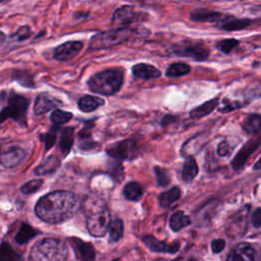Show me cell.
<instances>
[{"instance_id":"1","label":"cell","mask_w":261,"mask_h":261,"mask_svg":"<svg viewBox=\"0 0 261 261\" xmlns=\"http://www.w3.org/2000/svg\"><path fill=\"white\" fill-rule=\"evenodd\" d=\"M80 208L77 195L68 191H55L43 196L36 204L35 212L48 223H58L69 219Z\"/></svg>"},{"instance_id":"2","label":"cell","mask_w":261,"mask_h":261,"mask_svg":"<svg viewBox=\"0 0 261 261\" xmlns=\"http://www.w3.org/2000/svg\"><path fill=\"white\" fill-rule=\"evenodd\" d=\"M86 225L88 232L96 238L103 237L110 226V212L105 203L94 197H88L84 202Z\"/></svg>"},{"instance_id":"3","label":"cell","mask_w":261,"mask_h":261,"mask_svg":"<svg viewBox=\"0 0 261 261\" xmlns=\"http://www.w3.org/2000/svg\"><path fill=\"white\" fill-rule=\"evenodd\" d=\"M68 248L60 239L45 238L36 243L30 254V261H67Z\"/></svg>"},{"instance_id":"4","label":"cell","mask_w":261,"mask_h":261,"mask_svg":"<svg viewBox=\"0 0 261 261\" xmlns=\"http://www.w3.org/2000/svg\"><path fill=\"white\" fill-rule=\"evenodd\" d=\"M124 83V72L121 69H105L89 80V89L97 94L110 96L120 91Z\"/></svg>"},{"instance_id":"5","label":"cell","mask_w":261,"mask_h":261,"mask_svg":"<svg viewBox=\"0 0 261 261\" xmlns=\"http://www.w3.org/2000/svg\"><path fill=\"white\" fill-rule=\"evenodd\" d=\"M136 34V30L128 27L101 32L92 37L89 48L91 50H101L115 47L132 39Z\"/></svg>"},{"instance_id":"6","label":"cell","mask_w":261,"mask_h":261,"mask_svg":"<svg viewBox=\"0 0 261 261\" xmlns=\"http://www.w3.org/2000/svg\"><path fill=\"white\" fill-rule=\"evenodd\" d=\"M29 106V100L22 95H12L10 103L0 111V124L12 118L20 124L24 125L26 121V114Z\"/></svg>"},{"instance_id":"7","label":"cell","mask_w":261,"mask_h":261,"mask_svg":"<svg viewBox=\"0 0 261 261\" xmlns=\"http://www.w3.org/2000/svg\"><path fill=\"white\" fill-rule=\"evenodd\" d=\"M250 206L245 205L242 209L237 211L228 221L226 232L230 238L237 239L245 235L248 228V214Z\"/></svg>"},{"instance_id":"8","label":"cell","mask_w":261,"mask_h":261,"mask_svg":"<svg viewBox=\"0 0 261 261\" xmlns=\"http://www.w3.org/2000/svg\"><path fill=\"white\" fill-rule=\"evenodd\" d=\"M139 147L134 140H124L110 146L107 149V153L118 160H131L137 156Z\"/></svg>"},{"instance_id":"9","label":"cell","mask_w":261,"mask_h":261,"mask_svg":"<svg viewBox=\"0 0 261 261\" xmlns=\"http://www.w3.org/2000/svg\"><path fill=\"white\" fill-rule=\"evenodd\" d=\"M26 157V151L18 146H10L0 152V164L12 168L21 164Z\"/></svg>"},{"instance_id":"10","label":"cell","mask_w":261,"mask_h":261,"mask_svg":"<svg viewBox=\"0 0 261 261\" xmlns=\"http://www.w3.org/2000/svg\"><path fill=\"white\" fill-rule=\"evenodd\" d=\"M83 48V43L80 41H68L54 49L53 57L58 61H68L77 56Z\"/></svg>"},{"instance_id":"11","label":"cell","mask_w":261,"mask_h":261,"mask_svg":"<svg viewBox=\"0 0 261 261\" xmlns=\"http://www.w3.org/2000/svg\"><path fill=\"white\" fill-rule=\"evenodd\" d=\"M70 245L72 246L77 257L81 261H95L96 252L91 243L85 242L77 237H71L69 239Z\"/></svg>"},{"instance_id":"12","label":"cell","mask_w":261,"mask_h":261,"mask_svg":"<svg viewBox=\"0 0 261 261\" xmlns=\"http://www.w3.org/2000/svg\"><path fill=\"white\" fill-rule=\"evenodd\" d=\"M261 144V137L254 138L250 141H248L242 148L241 150L238 152V154L235 156L234 160L232 161V166L238 170L244 166L247 159L251 156V154L256 150V149Z\"/></svg>"},{"instance_id":"13","label":"cell","mask_w":261,"mask_h":261,"mask_svg":"<svg viewBox=\"0 0 261 261\" xmlns=\"http://www.w3.org/2000/svg\"><path fill=\"white\" fill-rule=\"evenodd\" d=\"M140 13L136 11V9L132 6H124L117 10L113 17V25L114 26H128L136 20L139 19Z\"/></svg>"},{"instance_id":"14","label":"cell","mask_w":261,"mask_h":261,"mask_svg":"<svg viewBox=\"0 0 261 261\" xmlns=\"http://www.w3.org/2000/svg\"><path fill=\"white\" fill-rule=\"evenodd\" d=\"M175 53L180 56L190 57L197 61H204L207 59L209 52L203 46L199 44H189L185 46H180L175 49Z\"/></svg>"},{"instance_id":"15","label":"cell","mask_w":261,"mask_h":261,"mask_svg":"<svg viewBox=\"0 0 261 261\" xmlns=\"http://www.w3.org/2000/svg\"><path fill=\"white\" fill-rule=\"evenodd\" d=\"M60 103L52 97L51 95L47 93H42L37 96L34 104V113L36 116H42L48 113L49 110L57 109V106H59Z\"/></svg>"},{"instance_id":"16","label":"cell","mask_w":261,"mask_h":261,"mask_svg":"<svg viewBox=\"0 0 261 261\" xmlns=\"http://www.w3.org/2000/svg\"><path fill=\"white\" fill-rule=\"evenodd\" d=\"M227 261H255V250L251 244H238L230 252Z\"/></svg>"},{"instance_id":"17","label":"cell","mask_w":261,"mask_h":261,"mask_svg":"<svg viewBox=\"0 0 261 261\" xmlns=\"http://www.w3.org/2000/svg\"><path fill=\"white\" fill-rule=\"evenodd\" d=\"M144 244L153 252H164V253H177L180 250V243L167 244L165 242L157 240L153 236H144L142 238Z\"/></svg>"},{"instance_id":"18","label":"cell","mask_w":261,"mask_h":261,"mask_svg":"<svg viewBox=\"0 0 261 261\" xmlns=\"http://www.w3.org/2000/svg\"><path fill=\"white\" fill-rule=\"evenodd\" d=\"M132 71L136 78L144 80L157 79L161 76V72L159 69L148 63H138L133 66Z\"/></svg>"},{"instance_id":"19","label":"cell","mask_w":261,"mask_h":261,"mask_svg":"<svg viewBox=\"0 0 261 261\" xmlns=\"http://www.w3.org/2000/svg\"><path fill=\"white\" fill-rule=\"evenodd\" d=\"M59 165H60L59 158L56 155H50L38 167H36L35 173L37 176H45L48 173H52L57 170Z\"/></svg>"},{"instance_id":"20","label":"cell","mask_w":261,"mask_h":261,"mask_svg":"<svg viewBox=\"0 0 261 261\" xmlns=\"http://www.w3.org/2000/svg\"><path fill=\"white\" fill-rule=\"evenodd\" d=\"M191 218L186 215L183 211L175 212L169 219V227L173 232H180L184 228L191 225Z\"/></svg>"},{"instance_id":"21","label":"cell","mask_w":261,"mask_h":261,"mask_svg":"<svg viewBox=\"0 0 261 261\" xmlns=\"http://www.w3.org/2000/svg\"><path fill=\"white\" fill-rule=\"evenodd\" d=\"M217 104H218V98L208 100L205 103L201 104L200 106L192 109L191 113H190V118L194 119V120L201 119V118L211 114L212 111L214 110V108L217 106Z\"/></svg>"},{"instance_id":"22","label":"cell","mask_w":261,"mask_h":261,"mask_svg":"<svg viewBox=\"0 0 261 261\" xmlns=\"http://www.w3.org/2000/svg\"><path fill=\"white\" fill-rule=\"evenodd\" d=\"M103 104H104V101L101 98L87 95V96L82 97L79 100L78 106H79L80 110L83 111V113H92V111L96 110L98 107L102 106Z\"/></svg>"},{"instance_id":"23","label":"cell","mask_w":261,"mask_h":261,"mask_svg":"<svg viewBox=\"0 0 261 261\" xmlns=\"http://www.w3.org/2000/svg\"><path fill=\"white\" fill-rule=\"evenodd\" d=\"M198 172H199V168L196 163V160L191 156L186 158L183 166V172H182L183 180L186 183H190L196 178Z\"/></svg>"},{"instance_id":"24","label":"cell","mask_w":261,"mask_h":261,"mask_svg":"<svg viewBox=\"0 0 261 261\" xmlns=\"http://www.w3.org/2000/svg\"><path fill=\"white\" fill-rule=\"evenodd\" d=\"M181 197V190L179 187H172L159 195L158 202L162 208H169Z\"/></svg>"},{"instance_id":"25","label":"cell","mask_w":261,"mask_h":261,"mask_svg":"<svg viewBox=\"0 0 261 261\" xmlns=\"http://www.w3.org/2000/svg\"><path fill=\"white\" fill-rule=\"evenodd\" d=\"M222 18V15L216 12H208V11H195L191 14L190 19L193 22H209V23H215L218 22Z\"/></svg>"},{"instance_id":"26","label":"cell","mask_w":261,"mask_h":261,"mask_svg":"<svg viewBox=\"0 0 261 261\" xmlns=\"http://www.w3.org/2000/svg\"><path fill=\"white\" fill-rule=\"evenodd\" d=\"M243 130L249 135H257L261 132V116L250 115L242 124Z\"/></svg>"},{"instance_id":"27","label":"cell","mask_w":261,"mask_h":261,"mask_svg":"<svg viewBox=\"0 0 261 261\" xmlns=\"http://www.w3.org/2000/svg\"><path fill=\"white\" fill-rule=\"evenodd\" d=\"M38 234H39L38 231H36L34 228L29 226L28 223H23L16 236V242L19 245L26 244L29 241H31L33 238H35Z\"/></svg>"},{"instance_id":"28","label":"cell","mask_w":261,"mask_h":261,"mask_svg":"<svg viewBox=\"0 0 261 261\" xmlns=\"http://www.w3.org/2000/svg\"><path fill=\"white\" fill-rule=\"evenodd\" d=\"M190 71L191 67L189 64L184 62H176L167 67L165 74L168 78H179L190 73Z\"/></svg>"},{"instance_id":"29","label":"cell","mask_w":261,"mask_h":261,"mask_svg":"<svg viewBox=\"0 0 261 261\" xmlns=\"http://www.w3.org/2000/svg\"><path fill=\"white\" fill-rule=\"evenodd\" d=\"M124 195L130 201H138L143 196V189L137 182L128 183L124 188Z\"/></svg>"},{"instance_id":"30","label":"cell","mask_w":261,"mask_h":261,"mask_svg":"<svg viewBox=\"0 0 261 261\" xmlns=\"http://www.w3.org/2000/svg\"><path fill=\"white\" fill-rule=\"evenodd\" d=\"M0 261H23V257L10 243L4 242L0 245Z\"/></svg>"},{"instance_id":"31","label":"cell","mask_w":261,"mask_h":261,"mask_svg":"<svg viewBox=\"0 0 261 261\" xmlns=\"http://www.w3.org/2000/svg\"><path fill=\"white\" fill-rule=\"evenodd\" d=\"M109 237L111 242H119L124 236V223L120 218H116L110 222Z\"/></svg>"},{"instance_id":"32","label":"cell","mask_w":261,"mask_h":261,"mask_svg":"<svg viewBox=\"0 0 261 261\" xmlns=\"http://www.w3.org/2000/svg\"><path fill=\"white\" fill-rule=\"evenodd\" d=\"M72 144H73V129L67 128L62 132L59 141L60 150L64 155H66L70 151Z\"/></svg>"},{"instance_id":"33","label":"cell","mask_w":261,"mask_h":261,"mask_svg":"<svg viewBox=\"0 0 261 261\" xmlns=\"http://www.w3.org/2000/svg\"><path fill=\"white\" fill-rule=\"evenodd\" d=\"M253 23V21L251 20H232V21H228L225 24H223L221 27L223 30L226 31H239V30H244L246 28H248L249 26H251Z\"/></svg>"},{"instance_id":"34","label":"cell","mask_w":261,"mask_h":261,"mask_svg":"<svg viewBox=\"0 0 261 261\" xmlns=\"http://www.w3.org/2000/svg\"><path fill=\"white\" fill-rule=\"evenodd\" d=\"M71 119H72V115L70 113H65V111H62L60 109H54L50 116V120L55 127L66 124Z\"/></svg>"},{"instance_id":"35","label":"cell","mask_w":261,"mask_h":261,"mask_svg":"<svg viewBox=\"0 0 261 261\" xmlns=\"http://www.w3.org/2000/svg\"><path fill=\"white\" fill-rule=\"evenodd\" d=\"M96 146V142L92 140L91 133L88 131H82L79 135V147L83 150H90Z\"/></svg>"},{"instance_id":"36","label":"cell","mask_w":261,"mask_h":261,"mask_svg":"<svg viewBox=\"0 0 261 261\" xmlns=\"http://www.w3.org/2000/svg\"><path fill=\"white\" fill-rule=\"evenodd\" d=\"M42 185H43L42 180H32V181L26 183L25 185H23L21 191L25 195H31L38 191L42 187Z\"/></svg>"},{"instance_id":"37","label":"cell","mask_w":261,"mask_h":261,"mask_svg":"<svg viewBox=\"0 0 261 261\" xmlns=\"http://www.w3.org/2000/svg\"><path fill=\"white\" fill-rule=\"evenodd\" d=\"M239 45V41L236 39H226L217 43V48L225 54H229L233 49Z\"/></svg>"},{"instance_id":"38","label":"cell","mask_w":261,"mask_h":261,"mask_svg":"<svg viewBox=\"0 0 261 261\" xmlns=\"http://www.w3.org/2000/svg\"><path fill=\"white\" fill-rule=\"evenodd\" d=\"M155 171V176H156V180H157V184L160 186V187H165L170 182V178L168 175V171L162 167L156 166L154 168Z\"/></svg>"},{"instance_id":"39","label":"cell","mask_w":261,"mask_h":261,"mask_svg":"<svg viewBox=\"0 0 261 261\" xmlns=\"http://www.w3.org/2000/svg\"><path fill=\"white\" fill-rule=\"evenodd\" d=\"M14 78L16 81H18L20 84H22L25 87H34V82L31 78V76L25 71L17 70L14 73Z\"/></svg>"},{"instance_id":"40","label":"cell","mask_w":261,"mask_h":261,"mask_svg":"<svg viewBox=\"0 0 261 261\" xmlns=\"http://www.w3.org/2000/svg\"><path fill=\"white\" fill-rule=\"evenodd\" d=\"M223 104H225V105L219 108V111H220V113H225V114L230 113V111H233V110L243 106L239 101H230V102H226Z\"/></svg>"},{"instance_id":"41","label":"cell","mask_w":261,"mask_h":261,"mask_svg":"<svg viewBox=\"0 0 261 261\" xmlns=\"http://www.w3.org/2000/svg\"><path fill=\"white\" fill-rule=\"evenodd\" d=\"M217 153L219 156H228L231 153V146L227 141H222L218 144Z\"/></svg>"},{"instance_id":"42","label":"cell","mask_w":261,"mask_h":261,"mask_svg":"<svg viewBox=\"0 0 261 261\" xmlns=\"http://www.w3.org/2000/svg\"><path fill=\"white\" fill-rule=\"evenodd\" d=\"M42 139H43L44 142H45L46 150H48V149H50V148L54 145V143H55V141H56V133H55L54 131L49 132V133L46 134Z\"/></svg>"},{"instance_id":"43","label":"cell","mask_w":261,"mask_h":261,"mask_svg":"<svg viewBox=\"0 0 261 261\" xmlns=\"http://www.w3.org/2000/svg\"><path fill=\"white\" fill-rule=\"evenodd\" d=\"M226 247V242L222 239H216L211 243V250L213 253H220Z\"/></svg>"},{"instance_id":"44","label":"cell","mask_w":261,"mask_h":261,"mask_svg":"<svg viewBox=\"0 0 261 261\" xmlns=\"http://www.w3.org/2000/svg\"><path fill=\"white\" fill-rule=\"evenodd\" d=\"M252 225L256 229L261 228V208H257L252 214Z\"/></svg>"},{"instance_id":"45","label":"cell","mask_w":261,"mask_h":261,"mask_svg":"<svg viewBox=\"0 0 261 261\" xmlns=\"http://www.w3.org/2000/svg\"><path fill=\"white\" fill-rule=\"evenodd\" d=\"M15 36L17 37V38H18L19 40L27 39V38H29V37L31 36V30H30V28H29L28 26L22 27V28L17 32V34H16Z\"/></svg>"},{"instance_id":"46","label":"cell","mask_w":261,"mask_h":261,"mask_svg":"<svg viewBox=\"0 0 261 261\" xmlns=\"http://www.w3.org/2000/svg\"><path fill=\"white\" fill-rule=\"evenodd\" d=\"M255 170H259V169H261V157H260V159L254 164V167H253Z\"/></svg>"},{"instance_id":"47","label":"cell","mask_w":261,"mask_h":261,"mask_svg":"<svg viewBox=\"0 0 261 261\" xmlns=\"http://www.w3.org/2000/svg\"><path fill=\"white\" fill-rule=\"evenodd\" d=\"M5 40H6V35L3 32H0V44L4 43Z\"/></svg>"},{"instance_id":"48","label":"cell","mask_w":261,"mask_h":261,"mask_svg":"<svg viewBox=\"0 0 261 261\" xmlns=\"http://www.w3.org/2000/svg\"><path fill=\"white\" fill-rule=\"evenodd\" d=\"M4 2V0H0V3H3Z\"/></svg>"},{"instance_id":"49","label":"cell","mask_w":261,"mask_h":261,"mask_svg":"<svg viewBox=\"0 0 261 261\" xmlns=\"http://www.w3.org/2000/svg\"><path fill=\"white\" fill-rule=\"evenodd\" d=\"M114 261H119V260H114Z\"/></svg>"},{"instance_id":"50","label":"cell","mask_w":261,"mask_h":261,"mask_svg":"<svg viewBox=\"0 0 261 261\" xmlns=\"http://www.w3.org/2000/svg\"><path fill=\"white\" fill-rule=\"evenodd\" d=\"M189 261H194V260H189Z\"/></svg>"},{"instance_id":"51","label":"cell","mask_w":261,"mask_h":261,"mask_svg":"<svg viewBox=\"0 0 261 261\" xmlns=\"http://www.w3.org/2000/svg\"><path fill=\"white\" fill-rule=\"evenodd\" d=\"M177 261H179V260H177Z\"/></svg>"}]
</instances>
